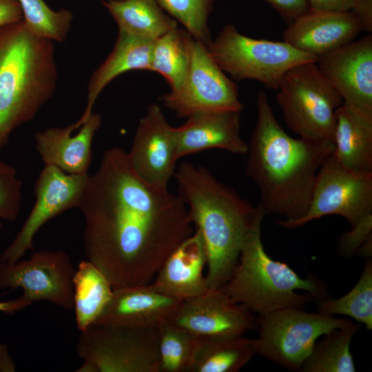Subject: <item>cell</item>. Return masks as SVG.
<instances>
[{"label": "cell", "mask_w": 372, "mask_h": 372, "mask_svg": "<svg viewBox=\"0 0 372 372\" xmlns=\"http://www.w3.org/2000/svg\"><path fill=\"white\" fill-rule=\"evenodd\" d=\"M23 14V21L34 35L52 41L65 40L73 19L68 9H51L43 0H17Z\"/></svg>", "instance_id": "cell-30"}, {"label": "cell", "mask_w": 372, "mask_h": 372, "mask_svg": "<svg viewBox=\"0 0 372 372\" xmlns=\"http://www.w3.org/2000/svg\"><path fill=\"white\" fill-rule=\"evenodd\" d=\"M183 301L158 292L150 284L114 289L94 324L158 329L172 322Z\"/></svg>", "instance_id": "cell-17"}, {"label": "cell", "mask_w": 372, "mask_h": 372, "mask_svg": "<svg viewBox=\"0 0 372 372\" xmlns=\"http://www.w3.org/2000/svg\"><path fill=\"white\" fill-rule=\"evenodd\" d=\"M57 79L53 41L23 21L0 28V149L51 99Z\"/></svg>", "instance_id": "cell-4"}, {"label": "cell", "mask_w": 372, "mask_h": 372, "mask_svg": "<svg viewBox=\"0 0 372 372\" xmlns=\"http://www.w3.org/2000/svg\"><path fill=\"white\" fill-rule=\"evenodd\" d=\"M187 45L189 59L185 75L177 87L162 96L164 105L178 118L212 110L241 112L243 104L236 83L216 64L206 46L188 32Z\"/></svg>", "instance_id": "cell-10"}, {"label": "cell", "mask_w": 372, "mask_h": 372, "mask_svg": "<svg viewBox=\"0 0 372 372\" xmlns=\"http://www.w3.org/2000/svg\"><path fill=\"white\" fill-rule=\"evenodd\" d=\"M262 209L248 232L237 264L219 289L253 313L265 314L285 308L303 309L326 297L324 285L316 277H300L287 263L274 260L265 251L261 224Z\"/></svg>", "instance_id": "cell-5"}, {"label": "cell", "mask_w": 372, "mask_h": 372, "mask_svg": "<svg viewBox=\"0 0 372 372\" xmlns=\"http://www.w3.org/2000/svg\"><path fill=\"white\" fill-rule=\"evenodd\" d=\"M346 318L322 312L285 308L258 315L256 354L289 369L300 371L318 338L342 327Z\"/></svg>", "instance_id": "cell-9"}, {"label": "cell", "mask_w": 372, "mask_h": 372, "mask_svg": "<svg viewBox=\"0 0 372 372\" xmlns=\"http://www.w3.org/2000/svg\"><path fill=\"white\" fill-rule=\"evenodd\" d=\"M319 311L350 316L372 329V263L368 260L356 285L344 296L318 300Z\"/></svg>", "instance_id": "cell-29"}, {"label": "cell", "mask_w": 372, "mask_h": 372, "mask_svg": "<svg viewBox=\"0 0 372 372\" xmlns=\"http://www.w3.org/2000/svg\"><path fill=\"white\" fill-rule=\"evenodd\" d=\"M79 209L85 254L113 289L151 283L168 256L194 231L181 199L143 183L118 147L103 153Z\"/></svg>", "instance_id": "cell-1"}, {"label": "cell", "mask_w": 372, "mask_h": 372, "mask_svg": "<svg viewBox=\"0 0 372 372\" xmlns=\"http://www.w3.org/2000/svg\"><path fill=\"white\" fill-rule=\"evenodd\" d=\"M209 1L214 3V2L220 1V0H209Z\"/></svg>", "instance_id": "cell-40"}, {"label": "cell", "mask_w": 372, "mask_h": 372, "mask_svg": "<svg viewBox=\"0 0 372 372\" xmlns=\"http://www.w3.org/2000/svg\"><path fill=\"white\" fill-rule=\"evenodd\" d=\"M161 8L179 21L194 39L207 46L211 41L208 20L213 10L209 0H155Z\"/></svg>", "instance_id": "cell-32"}, {"label": "cell", "mask_w": 372, "mask_h": 372, "mask_svg": "<svg viewBox=\"0 0 372 372\" xmlns=\"http://www.w3.org/2000/svg\"><path fill=\"white\" fill-rule=\"evenodd\" d=\"M358 326L347 320L344 324L316 342L311 353L303 363L302 372H355V367L349 347Z\"/></svg>", "instance_id": "cell-27"}, {"label": "cell", "mask_w": 372, "mask_h": 372, "mask_svg": "<svg viewBox=\"0 0 372 372\" xmlns=\"http://www.w3.org/2000/svg\"><path fill=\"white\" fill-rule=\"evenodd\" d=\"M75 270L63 250H40L29 258L12 264L0 262V289H21L22 296L33 303L48 301L63 309L74 306Z\"/></svg>", "instance_id": "cell-12"}, {"label": "cell", "mask_w": 372, "mask_h": 372, "mask_svg": "<svg viewBox=\"0 0 372 372\" xmlns=\"http://www.w3.org/2000/svg\"><path fill=\"white\" fill-rule=\"evenodd\" d=\"M14 371H16V365L10 354L8 345L0 343V372Z\"/></svg>", "instance_id": "cell-39"}, {"label": "cell", "mask_w": 372, "mask_h": 372, "mask_svg": "<svg viewBox=\"0 0 372 372\" xmlns=\"http://www.w3.org/2000/svg\"><path fill=\"white\" fill-rule=\"evenodd\" d=\"M276 90L284 121L293 132L305 139L334 143L336 110L343 101L316 62L291 68Z\"/></svg>", "instance_id": "cell-6"}, {"label": "cell", "mask_w": 372, "mask_h": 372, "mask_svg": "<svg viewBox=\"0 0 372 372\" xmlns=\"http://www.w3.org/2000/svg\"><path fill=\"white\" fill-rule=\"evenodd\" d=\"M315 10L351 12L359 19L362 30L372 32V0H309Z\"/></svg>", "instance_id": "cell-34"}, {"label": "cell", "mask_w": 372, "mask_h": 372, "mask_svg": "<svg viewBox=\"0 0 372 372\" xmlns=\"http://www.w3.org/2000/svg\"><path fill=\"white\" fill-rule=\"evenodd\" d=\"M256 355L254 339L197 336L189 372H237Z\"/></svg>", "instance_id": "cell-24"}, {"label": "cell", "mask_w": 372, "mask_h": 372, "mask_svg": "<svg viewBox=\"0 0 372 372\" xmlns=\"http://www.w3.org/2000/svg\"><path fill=\"white\" fill-rule=\"evenodd\" d=\"M362 30L351 12L310 8L292 21L282 35L285 42L318 58L353 41Z\"/></svg>", "instance_id": "cell-18"}, {"label": "cell", "mask_w": 372, "mask_h": 372, "mask_svg": "<svg viewBox=\"0 0 372 372\" xmlns=\"http://www.w3.org/2000/svg\"><path fill=\"white\" fill-rule=\"evenodd\" d=\"M333 155L344 167L372 173V115L342 103L336 110Z\"/></svg>", "instance_id": "cell-23"}, {"label": "cell", "mask_w": 372, "mask_h": 372, "mask_svg": "<svg viewBox=\"0 0 372 372\" xmlns=\"http://www.w3.org/2000/svg\"><path fill=\"white\" fill-rule=\"evenodd\" d=\"M158 333L159 372H189L197 336L172 322Z\"/></svg>", "instance_id": "cell-31"}, {"label": "cell", "mask_w": 372, "mask_h": 372, "mask_svg": "<svg viewBox=\"0 0 372 372\" xmlns=\"http://www.w3.org/2000/svg\"><path fill=\"white\" fill-rule=\"evenodd\" d=\"M90 174H72L45 165L34 186V205L12 242L0 255V262L12 264L34 249V238L50 220L79 208Z\"/></svg>", "instance_id": "cell-13"}, {"label": "cell", "mask_w": 372, "mask_h": 372, "mask_svg": "<svg viewBox=\"0 0 372 372\" xmlns=\"http://www.w3.org/2000/svg\"><path fill=\"white\" fill-rule=\"evenodd\" d=\"M22 182L12 165L0 161V230L2 220L15 221L19 214Z\"/></svg>", "instance_id": "cell-33"}, {"label": "cell", "mask_w": 372, "mask_h": 372, "mask_svg": "<svg viewBox=\"0 0 372 372\" xmlns=\"http://www.w3.org/2000/svg\"><path fill=\"white\" fill-rule=\"evenodd\" d=\"M102 121L100 114L92 112L75 135H72V124L37 132L35 148L41 159L45 165H54L68 174L88 173L92 160V141Z\"/></svg>", "instance_id": "cell-21"}, {"label": "cell", "mask_w": 372, "mask_h": 372, "mask_svg": "<svg viewBox=\"0 0 372 372\" xmlns=\"http://www.w3.org/2000/svg\"><path fill=\"white\" fill-rule=\"evenodd\" d=\"M372 213L366 215L349 231L343 233L338 240L339 252L344 256H351L369 238H372Z\"/></svg>", "instance_id": "cell-35"}, {"label": "cell", "mask_w": 372, "mask_h": 372, "mask_svg": "<svg viewBox=\"0 0 372 372\" xmlns=\"http://www.w3.org/2000/svg\"><path fill=\"white\" fill-rule=\"evenodd\" d=\"M74 306L80 332L93 324L108 302L113 289L104 274L90 261L78 265L73 276Z\"/></svg>", "instance_id": "cell-26"}, {"label": "cell", "mask_w": 372, "mask_h": 372, "mask_svg": "<svg viewBox=\"0 0 372 372\" xmlns=\"http://www.w3.org/2000/svg\"><path fill=\"white\" fill-rule=\"evenodd\" d=\"M289 24L311 8L309 0H264Z\"/></svg>", "instance_id": "cell-36"}, {"label": "cell", "mask_w": 372, "mask_h": 372, "mask_svg": "<svg viewBox=\"0 0 372 372\" xmlns=\"http://www.w3.org/2000/svg\"><path fill=\"white\" fill-rule=\"evenodd\" d=\"M172 323L196 336L244 335L257 327V318L220 289L182 302Z\"/></svg>", "instance_id": "cell-16"}, {"label": "cell", "mask_w": 372, "mask_h": 372, "mask_svg": "<svg viewBox=\"0 0 372 372\" xmlns=\"http://www.w3.org/2000/svg\"><path fill=\"white\" fill-rule=\"evenodd\" d=\"M316 64L343 103L372 115V35L318 58Z\"/></svg>", "instance_id": "cell-15"}, {"label": "cell", "mask_w": 372, "mask_h": 372, "mask_svg": "<svg viewBox=\"0 0 372 372\" xmlns=\"http://www.w3.org/2000/svg\"><path fill=\"white\" fill-rule=\"evenodd\" d=\"M32 304L31 302L21 295L20 297L15 299L0 301V312L12 315L19 311L25 309Z\"/></svg>", "instance_id": "cell-38"}, {"label": "cell", "mask_w": 372, "mask_h": 372, "mask_svg": "<svg viewBox=\"0 0 372 372\" xmlns=\"http://www.w3.org/2000/svg\"><path fill=\"white\" fill-rule=\"evenodd\" d=\"M240 112L231 110L199 112L175 127L178 159L203 150L218 148L245 154L248 144L240 133Z\"/></svg>", "instance_id": "cell-19"}, {"label": "cell", "mask_w": 372, "mask_h": 372, "mask_svg": "<svg viewBox=\"0 0 372 372\" xmlns=\"http://www.w3.org/2000/svg\"><path fill=\"white\" fill-rule=\"evenodd\" d=\"M187 33L177 27L153 41L150 71L161 74L170 90L179 85L187 69Z\"/></svg>", "instance_id": "cell-28"}, {"label": "cell", "mask_w": 372, "mask_h": 372, "mask_svg": "<svg viewBox=\"0 0 372 372\" xmlns=\"http://www.w3.org/2000/svg\"><path fill=\"white\" fill-rule=\"evenodd\" d=\"M23 21L17 0H0V28Z\"/></svg>", "instance_id": "cell-37"}, {"label": "cell", "mask_w": 372, "mask_h": 372, "mask_svg": "<svg viewBox=\"0 0 372 372\" xmlns=\"http://www.w3.org/2000/svg\"><path fill=\"white\" fill-rule=\"evenodd\" d=\"M76 372H159L158 329L92 324L76 345Z\"/></svg>", "instance_id": "cell-8"}, {"label": "cell", "mask_w": 372, "mask_h": 372, "mask_svg": "<svg viewBox=\"0 0 372 372\" xmlns=\"http://www.w3.org/2000/svg\"><path fill=\"white\" fill-rule=\"evenodd\" d=\"M174 176L178 196L204 242L209 289H219L238 262L248 232L262 207H254L203 166L183 162Z\"/></svg>", "instance_id": "cell-3"}, {"label": "cell", "mask_w": 372, "mask_h": 372, "mask_svg": "<svg viewBox=\"0 0 372 372\" xmlns=\"http://www.w3.org/2000/svg\"><path fill=\"white\" fill-rule=\"evenodd\" d=\"M206 265L202 236L195 229L168 256L149 284L158 292L181 300L196 297L209 290L203 274Z\"/></svg>", "instance_id": "cell-20"}, {"label": "cell", "mask_w": 372, "mask_h": 372, "mask_svg": "<svg viewBox=\"0 0 372 372\" xmlns=\"http://www.w3.org/2000/svg\"><path fill=\"white\" fill-rule=\"evenodd\" d=\"M256 104L257 121L248 144L246 174L258 187V204L267 214L297 219L308 209L317 173L333 153L334 143L287 134L265 91L258 93Z\"/></svg>", "instance_id": "cell-2"}, {"label": "cell", "mask_w": 372, "mask_h": 372, "mask_svg": "<svg viewBox=\"0 0 372 372\" xmlns=\"http://www.w3.org/2000/svg\"><path fill=\"white\" fill-rule=\"evenodd\" d=\"M127 158L136 176L155 189L167 191L176 171L175 127L161 107L151 104L138 124Z\"/></svg>", "instance_id": "cell-14"}, {"label": "cell", "mask_w": 372, "mask_h": 372, "mask_svg": "<svg viewBox=\"0 0 372 372\" xmlns=\"http://www.w3.org/2000/svg\"><path fill=\"white\" fill-rule=\"evenodd\" d=\"M206 48L219 68L234 80H256L274 90L291 68L318 61L284 41L247 37L233 24L225 25Z\"/></svg>", "instance_id": "cell-7"}, {"label": "cell", "mask_w": 372, "mask_h": 372, "mask_svg": "<svg viewBox=\"0 0 372 372\" xmlns=\"http://www.w3.org/2000/svg\"><path fill=\"white\" fill-rule=\"evenodd\" d=\"M103 6L114 19L118 31L154 41L176 28L177 21L155 0H107Z\"/></svg>", "instance_id": "cell-25"}, {"label": "cell", "mask_w": 372, "mask_h": 372, "mask_svg": "<svg viewBox=\"0 0 372 372\" xmlns=\"http://www.w3.org/2000/svg\"><path fill=\"white\" fill-rule=\"evenodd\" d=\"M372 213V173L357 172L342 166L333 155L320 166L306 213L294 220L277 224L296 229L328 215H339L351 227Z\"/></svg>", "instance_id": "cell-11"}, {"label": "cell", "mask_w": 372, "mask_h": 372, "mask_svg": "<svg viewBox=\"0 0 372 372\" xmlns=\"http://www.w3.org/2000/svg\"><path fill=\"white\" fill-rule=\"evenodd\" d=\"M152 45V41L118 31L112 50L90 77L85 107L72 124L74 130L87 121L99 96L116 77L131 70L150 71Z\"/></svg>", "instance_id": "cell-22"}]
</instances>
